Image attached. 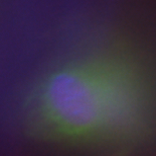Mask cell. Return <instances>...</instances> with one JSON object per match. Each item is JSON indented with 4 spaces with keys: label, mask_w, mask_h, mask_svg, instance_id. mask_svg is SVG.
<instances>
[{
    "label": "cell",
    "mask_w": 156,
    "mask_h": 156,
    "mask_svg": "<svg viewBox=\"0 0 156 156\" xmlns=\"http://www.w3.org/2000/svg\"><path fill=\"white\" fill-rule=\"evenodd\" d=\"M139 94L120 59L100 56L55 69L38 85L31 116L41 134L72 144L116 147L129 135Z\"/></svg>",
    "instance_id": "6da1fadb"
}]
</instances>
